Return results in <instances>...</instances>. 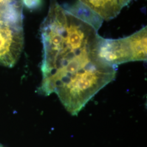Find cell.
Here are the masks:
<instances>
[{
    "mask_svg": "<svg viewBox=\"0 0 147 147\" xmlns=\"http://www.w3.org/2000/svg\"><path fill=\"white\" fill-rule=\"evenodd\" d=\"M22 3L29 9H36L40 7L42 0H22Z\"/></svg>",
    "mask_w": 147,
    "mask_h": 147,
    "instance_id": "8992f818",
    "label": "cell"
},
{
    "mask_svg": "<svg viewBox=\"0 0 147 147\" xmlns=\"http://www.w3.org/2000/svg\"><path fill=\"white\" fill-rule=\"evenodd\" d=\"M132 0H121V2L123 6L124 7L125 6L127 5Z\"/></svg>",
    "mask_w": 147,
    "mask_h": 147,
    "instance_id": "52a82bcc",
    "label": "cell"
},
{
    "mask_svg": "<svg viewBox=\"0 0 147 147\" xmlns=\"http://www.w3.org/2000/svg\"><path fill=\"white\" fill-rule=\"evenodd\" d=\"M147 26L129 37L118 39L101 37L99 53L107 63L117 67L122 63L147 60Z\"/></svg>",
    "mask_w": 147,
    "mask_h": 147,
    "instance_id": "7a4b0ae2",
    "label": "cell"
},
{
    "mask_svg": "<svg viewBox=\"0 0 147 147\" xmlns=\"http://www.w3.org/2000/svg\"><path fill=\"white\" fill-rule=\"evenodd\" d=\"M23 45L22 26L0 18V65L13 66L21 55Z\"/></svg>",
    "mask_w": 147,
    "mask_h": 147,
    "instance_id": "3957f363",
    "label": "cell"
},
{
    "mask_svg": "<svg viewBox=\"0 0 147 147\" xmlns=\"http://www.w3.org/2000/svg\"><path fill=\"white\" fill-rule=\"evenodd\" d=\"M64 8L82 20L89 24L98 31L101 26L103 20L79 2Z\"/></svg>",
    "mask_w": 147,
    "mask_h": 147,
    "instance_id": "5b68a950",
    "label": "cell"
},
{
    "mask_svg": "<svg viewBox=\"0 0 147 147\" xmlns=\"http://www.w3.org/2000/svg\"><path fill=\"white\" fill-rule=\"evenodd\" d=\"M43 45L40 92L55 93L76 116L100 90L115 79L117 67L100 57L101 37L89 24L56 0L40 26Z\"/></svg>",
    "mask_w": 147,
    "mask_h": 147,
    "instance_id": "6da1fadb",
    "label": "cell"
},
{
    "mask_svg": "<svg viewBox=\"0 0 147 147\" xmlns=\"http://www.w3.org/2000/svg\"><path fill=\"white\" fill-rule=\"evenodd\" d=\"M79 2L107 21L116 18L124 7L121 0H79Z\"/></svg>",
    "mask_w": 147,
    "mask_h": 147,
    "instance_id": "277c9868",
    "label": "cell"
}]
</instances>
